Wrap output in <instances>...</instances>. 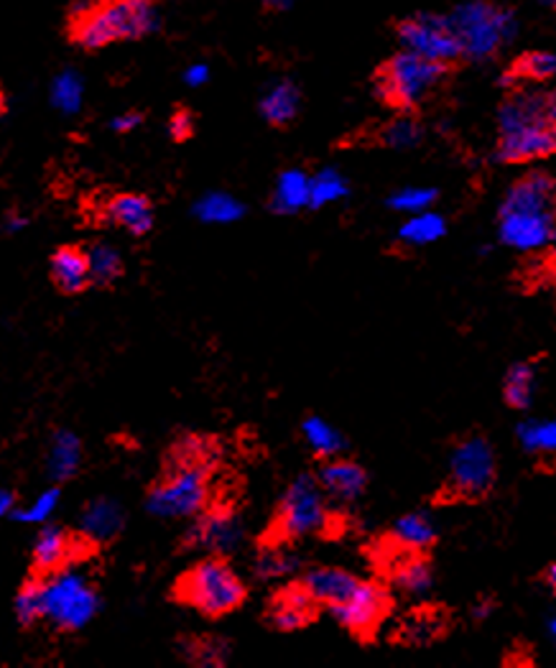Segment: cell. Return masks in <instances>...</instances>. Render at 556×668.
Masks as SVG:
<instances>
[{
    "instance_id": "19",
    "label": "cell",
    "mask_w": 556,
    "mask_h": 668,
    "mask_svg": "<svg viewBox=\"0 0 556 668\" xmlns=\"http://www.w3.org/2000/svg\"><path fill=\"white\" fill-rule=\"evenodd\" d=\"M391 582L403 595L421 597L434 585V566L421 552L399 548V559L391 566Z\"/></svg>"
},
{
    "instance_id": "32",
    "label": "cell",
    "mask_w": 556,
    "mask_h": 668,
    "mask_svg": "<svg viewBox=\"0 0 556 668\" xmlns=\"http://www.w3.org/2000/svg\"><path fill=\"white\" fill-rule=\"evenodd\" d=\"M260 110H264L266 121L271 125H276V129H284V125H289L299 113V92H297V88H294V84H289V82L278 84L274 92H268Z\"/></svg>"
},
{
    "instance_id": "22",
    "label": "cell",
    "mask_w": 556,
    "mask_h": 668,
    "mask_svg": "<svg viewBox=\"0 0 556 668\" xmlns=\"http://www.w3.org/2000/svg\"><path fill=\"white\" fill-rule=\"evenodd\" d=\"M301 566V559L291 552V544H281V541H264L256 556V572L258 579L274 582L281 577H289L291 572H297Z\"/></svg>"
},
{
    "instance_id": "36",
    "label": "cell",
    "mask_w": 556,
    "mask_h": 668,
    "mask_svg": "<svg viewBox=\"0 0 556 668\" xmlns=\"http://www.w3.org/2000/svg\"><path fill=\"white\" fill-rule=\"evenodd\" d=\"M421 141V129L414 115L401 113L393 123L385 125L383 131V143L391 148H414Z\"/></svg>"
},
{
    "instance_id": "28",
    "label": "cell",
    "mask_w": 556,
    "mask_h": 668,
    "mask_svg": "<svg viewBox=\"0 0 556 668\" xmlns=\"http://www.w3.org/2000/svg\"><path fill=\"white\" fill-rule=\"evenodd\" d=\"M444 233H446L444 217L432 213V209H424V213H416L401 225L399 240L403 245H409V248H421V245L436 243Z\"/></svg>"
},
{
    "instance_id": "11",
    "label": "cell",
    "mask_w": 556,
    "mask_h": 668,
    "mask_svg": "<svg viewBox=\"0 0 556 668\" xmlns=\"http://www.w3.org/2000/svg\"><path fill=\"white\" fill-rule=\"evenodd\" d=\"M97 544L82 531H70L62 526H44L39 531L31 548V572L37 577H52V574L70 569L87 556L95 554Z\"/></svg>"
},
{
    "instance_id": "43",
    "label": "cell",
    "mask_w": 556,
    "mask_h": 668,
    "mask_svg": "<svg viewBox=\"0 0 556 668\" xmlns=\"http://www.w3.org/2000/svg\"><path fill=\"white\" fill-rule=\"evenodd\" d=\"M495 599L493 597H480L477 603L473 605V617L475 620H485V617H491L495 613Z\"/></svg>"
},
{
    "instance_id": "45",
    "label": "cell",
    "mask_w": 556,
    "mask_h": 668,
    "mask_svg": "<svg viewBox=\"0 0 556 668\" xmlns=\"http://www.w3.org/2000/svg\"><path fill=\"white\" fill-rule=\"evenodd\" d=\"M11 505H13V495L0 493V515H6L8 511H11Z\"/></svg>"
},
{
    "instance_id": "39",
    "label": "cell",
    "mask_w": 556,
    "mask_h": 668,
    "mask_svg": "<svg viewBox=\"0 0 556 668\" xmlns=\"http://www.w3.org/2000/svg\"><path fill=\"white\" fill-rule=\"evenodd\" d=\"M195 113H192L189 107H176L174 115L168 117V135H172L176 143L189 141L192 135H195Z\"/></svg>"
},
{
    "instance_id": "17",
    "label": "cell",
    "mask_w": 556,
    "mask_h": 668,
    "mask_svg": "<svg viewBox=\"0 0 556 668\" xmlns=\"http://www.w3.org/2000/svg\"><path fill=\"white\" fill-rule=\"evenodd\" d=\"M49 278L64 296H80L92 286L87 250L84 245H62L49 258Z\"/></svg>"
},
{
    "instance_id": "37",
    "label": "cell",
    "mask_w": 556,
    "mask_h": 668,
    "mask_svg": "<svg viewBox=\"0 0 556 668\" xmlns=\"http://www.w3.org/2000/svg\"><path fill=\"white\" fill-rule=\"evenodd\" d=\"M80 467V442L72 434H59L54 439L52 472L54 477H70Z\"/></svg>"
},
{
    "instance_id": "40",
    "label": "cell",
    "mask_w": 556,
    "mask_h": 668,
    "mask_svg": "<svg viewBox=\"0 0 556 668\" xmlns=\"http://www.w3.org/2000/svg\"><path fill=\"white\" fill-rule=\"evenodd\" d=\"M56 501H59V490H49V493L41 495L39 501L33 503L29 511H21V513H19V518H21V521H47V518H49V513L54 511Z\"/></svg>"
},
{
    "instance_id": "30",
    "label": "cell",
    "mask_w": 556,
    "mask_h": 668,
    "mask_svg": "<svg viewBox=\"0 0 556 668\" xmlns=\"http://www.w3.org/2000/svg\"><path fill=\"white\" fill-rule=\"evenodd\" d=\"M16 617H19L21 628H33L44 620V577L29 574L16 595Z\"/></svg>"
},
{
    "instance_id": "13",
    "label": "cell",
    "mask_w": 556,
    "mask_h": 668,
    "mask_svg": "<svg viewBox=\"0 0 556 668\" xmlns=\"http://www.w3.org/2000/svg\"><path fill=\"white\" fill-rule=\"evenodd\" d=\"M195 523L184 534V548L205 554L230 556L243 541V526L230 508H207L195 515Z\"/></svg>"
},
{
    "instance_id": "1",
    "label": "cell",
    "mask_w": 556,
    "mask_h": 668,
    "mask_svg": "<svg viewBox=\"0 0 556 668\" xmlns=\"http://www.w3.org/2000/svg\"><path fill=\"white\" fill-rule=\"evenodd\" d=\"M217 472L215 439L184 434L164 456L162 475L146 493V508L162 518H195L209 505Z\"/></svg>"
},
{
    "instance_id": "20",
    "label": "cell",
    "mask_w": 556,
    "mask_h": 668,
    "mask_svg": "<svg viewBox=\"0 0 556 668\" xmlns=\"http://www.w3.org/2000/svg\"><path fill=\"white\" fill-rule=\"evenodd\" d=\"M556 74V56L542 49H531V52L518 54L513 59L508 70L503 74V84H546Z\"/></svg>"
},
{
    "instance_id": "31",
    "label": "cell",
    "mask_w": 556,
    "mask_h": 668,
    "mask_svg": "<svg viewBox=\"0 0 556 668\" xmlns=\"http://www.w3.org/2000/svg\"><path fill=\"white\" fill-rule=\"evenodd\" d=\"M446 630V620L444 613L440 610H416L411 617H406L401 628V638L411 643V646H426L442 636Z\"/></svg>"
},
{
    "instance_id": "25",
    "label": "cell",
    "mask_w": 556,
    "mask_h": 668,
    "mask_svg": "<svg viewBox=\"0 0 556 668\" xmlns=\"http://www.w3.org/2000/svg\"><path fill=\"white\" fill-rule=\"evenodd\" d=\"M309 207V176L305 172H286L278 176L271 209L278 215H297Z\"/></svg>"
},
{
    "instance_id": "35",
    "label": "cell",
    "mask_w": 556,
    "mask_h": 668,
    "mask_svg": "<svg viewBox=\"0 0 556 668\" xmlns=\"http://www.w3.org/2000/svg\"><path fill=\"white\" fill-rule=\"evenodd\" d=\"M243 213H246V209H243L240 202L227 197V194H209L197 207V215L199 219H205V223H235V219L243 217Z\"/></svg>"
},
{
    "instance_id": "38",
    "label": "cell",
    "mask_w": 556,
    "mask_h": 668,
    "mask_svg": "<svg viewBox=\"0 0 556 668\" xmlns=\"http://www.w3.org/2000/svg\"><path fill=\"white\" fill-rule=\"evenodd\" d=\"M434 199H436V189H421V187H414V189L395 192L393 197L389 199V207L395 209V213L416 215V213H424V209L432 207V205H434Z\"/></svg>"
},
{
    "instance_id": "2",
    "label": "cell",
    "mask_w": 556,
    "mask_h": 668,
    "mask_svg": "<svg viewBox=\"0 0 556 668\" xmlns=\"http://www.w3.org/2000/svg\"><path fill=\"white\" fill-rule=\"evenodd\" d=\"M556 151V95L536 84H513L498 110L501 164H531L549 158Z\"/></svg>"
},
{
    "instance_id": "18",
    "label": "cell",
    "mask_w": 556,
    "mask_h": 668,
    "mask_svg": "<svg viewBox=\"0 0 556 668\" xmlns=\"http://www.w3.org/2000/svg\"><path fill=\"white\" fill-rule=\"evenodd\" d=\"M299 582L319 605L332 607L342 603V599L358 587L360 577H356V574L348 569H340V566H315V569L305 572V577Z\"/></svg>"
},
{
    "instance_id": "16",
    "label": "cell",
    "mask_w": 556,
    "mask_h": 668,
    "mask_svg": "<svg viewBox=\"0 0 556 668\" xmlns=\"http://www.w3.org/2000/svg\"><path fill=\"white\" fill-rule=\"evenodd\" d=\"M317 480L319 485H322L325 495H330L340 503L358 501V497L368 490L365 467L342 454L332 456V460H325V464L317 472Z\"/></svg>"
},
{
    "instance_id": "44",
    "label": "cell",
    "mask_w": 556,
    "mask_h": 668,
    "mask_svg": "<svg viewBox=\"0 0 556 668\" xmlns=\"http://www.w3.org/2000/svg\"><path fill=\"white\" fill-rule=\"evenodd\" d=\"M542 582H544V585H546V587H549L552 592L556 589V566H554V564H549V566H546V572L542 574Z\"/></svg>"
},
{
    "instance_id": "34",
    "label": "cell",
    "mask_w": 556,
    "mask_h": 668,
    "mask_svg": "<svg viewBox=\"0 0 556 668\" xmlns=\"http://www.w3.org/2000/svg\"><path fill=\"white\" fill-rule=\"evenodd\" d=\"M344 179L337 172H322L317 174L315 179H309V207L319 209L325 205H330V202H337L344 197Z\"/></svg>"
},
{
    "instance_id": "42",
    "label": "cell",
    "mask_w": 556,
    "mask_h": 668,
    "mask_svg": "<svg viewBox=\"0 0 556 668\" xmlns=\"http://www.w3.org/2000/svg\"><path fill=\"white\" fill-rule=\"evenodd\" d=\"M59 100H62V105L66 107L78 105V88H74L72 80L59 82Z\"/></svg>"
},
{
    "instance_id": "4",
    "label": "cell",
    "mask_w": 556,
    "mask_h": 668,
    "mask_svg": "<svg viewBox=\"0 0 556 668\" xmlns=\"http://www.w3.org/2000/svg\"><path fill=\"white\" fill-rule=\"evenodd\" d=\"M158 29L154 0H90L72 11L66 39L84 52L136 41Z\"/></svg>"
},
{
    "instance_id": "24",
    "label": "cell",
    "mask_w": 556,
    "mask_h": 668,
    "mask_svg": "<svg viewBox=\"0 0 556 668\" xmlns=\"http://www.w3.org/2000/svg\"><path fill=\"white\" fill-rule=\"evenodd\" d=\"M84 250H87L92 286H97V289H113L125 274L121 250L113 248L111 243H92Z\"/></svg>"
},
{
    "instance_id": "7",
    "label": "cell",
    "mask_w": 556,
    "mask_h": 668,
    "mask_svg": "<svg viewBox=\"0 0 556 668\" xmlns=\"http://www.w3.org/2000/svg\"><path fill=\"white\" fill-rule=\"evenodd\" d=\"M330 523L332 515L327 511V495L317 475H299L278 501L271 528L264 541L294 544L299 538L325 534Z\"/></svg>"
},
{
    "instance_id": "5",
    "label": "cell",
    "mask_w": 556,
    "mask_h": 668,
    "mask_svg": "<svg viewBox=\"0 0 556 668\" xmlns=\"http://www.w3.org/2000/svg\"><path fill=\"white\" fill-rule=\"evenodd\" d=\"M454 72H457L454 64L436 62V59L401 49V52L391 54L385 62L378 64L373 74V90L385 107L395 110V113L414 115L419 107H424L450 82Z\"/></svg>"
},
{
    "instance_id": "9",
    "label": "cell",
    "mask_w": 556,
    "mask_h": 668,
    "mask_svg": "<svg viewBox=\"0 0 556 668\" xmlns=\"http://www.w3.org/2000/svg\"><path fill=\"white\" fill-rule=\"evenodd\" d=\"M97 592L82 574L62 569L44 577V620L56 630L74 633L87 625L97 613Z\"/></svg>"
},
{
    "instance_id": "33",
    "label": "cell",
    "mask_w": 556,
    "mask_h": 668,
    "mask_svg": "<svg viewBox=\"0 0 556 668\" xmlns=\"http://www.w3.org/2000/svg\"><path fill=\"white\" fill-rule=\"evenodd\" d=\"M516 436L521 446H524V452L534 454V456H554L556 452V427L554 421H524V424H518Z\"/></svg>"
},
{
    "instance_id": "10",
    "label": "cell",
    "mask_w": 556,
    "mask_h": 668,
    "mask_svg": "<svg viewBox=\"0 0 556 668\" xmlns=\"http://www.w3.org/2000/svg\"><path fill=\"white\" fill-rule=\"evenodd\" d=\"M327 610L352 636L370 640L385 623V617L393 613V595L383 582L360 579L358 587L342 603L327 607Z\"/></svg>"
},
{
    "instance_id": "3",
    "label": "cell",
    "mask_w": 556,
    "mask_h": 668,
    "mask_svg": "<svg viewBox=\"0 0 556 668\" xmlns=\"http://www.w3.org/2000/svg\"><path fill=\"white\" fill-rule=\"evenodd\" d=\"M556 184L549 172H528L508 187L498 213V235L513 250L536 253L556 238Z\"/></svg>"
},
{
    "instance_id": "8",
    "label": "cell",
    "mask_w": 556,
    "mask_h": 668,
    "mask_svg": "<svg viewBox=\"0 0 556 668\" xmlns=\"http://www.w3.org/2000/svg\"><path fill=\"white\" fill-rule=\"evenodd\" d=\"M495 482H498V456L487 436L467 434L457 439L450 450L444 501L477 503L493 493Z\"/></svg>"
},
{
    "instance_id": "27",
    "label": "cell",
    "mask_w": 556,
    "mask_h": 668,
    "mask_svg": "<svg viewBox=\"0 0 556 668\" xmlns=\"http://www.w3.org/2000/svg\"><path fill=\"white\" fill-rule=\"evenodd\" d=\"M536 391V366L534 362H516L508 368L503 383V399L508 409L526 411Z\"/></svg>"
},
{
    "instance_id": "23",
    "label": "cell",
    "mask_w": 556,
    "mask_h": 668,
    "mask_svg": "<svg viewBox=\"0 0 556 668\" xmlns=\"http://www.w3.org/2000/svg\"><path fill=\"white\" fill-rule=\"evenodd\" d=\"M179 654L184 661H189L192 666H202V668H217L225 666L230 661V640H225L220 636H187L179 643Z\"/></svg>"
},
{
    "instance_id": "46",
    "label": "cell",
    "mask_w": 556,
    "mask_h": 668,
    "mask_svg": "<svg viewBox=\"0 0 556 668\" xmlns=\"http://www.w3.org/2000/svg\"><path fill=\"white\" fill-rule=\"evenodd\" d=\"M6 113H8V95H6V90L0 88V121H3Z\"/></svg>"
},
{
    "instance_id": "6",
    "label": "cell",
    "mask_w": 556,
    "mask_h": 668,
    "mask_svg": "<svg viewBox=\"0 0 556 668\" xmlns=\"http://www.w3.org/2000/svg\"><path fill=\"white\" fill-rule=\"evenodd\" d=\"M176 603L192 607L202 617L220 620V617L240 610L248 599V585L233 569L227 556L207 554L195 566L176 579L172 589Z\"/></svg>"
},
{
    "instance_id": "29",
    "label": "cell",
    "mask_w": 556,
    "mask_h": 668,
    "mask_svg": "<svg viewBox=\"0 0 556 668\" xmlns=\"http://www.w3.org/2000/svg\"><path fill=\"white\" fill-rule=\"evenodd\" d=\"M82 523H84L82 534H87L92 541H95V544H100V541L113 538L117 531H121L123 513L115 503H107V501L97 503L95 501L87 511H84Z\"/></svg>"
},
{
    "instance_id": "15",
    "label": "cell",
    "mask_w": 556,
    "mask_h": 668,
    "mask_svg": "<svg viewBox=\"0 0 556 668\" xmlns=\"http://www.w3.org/2000/svg\"><path fill=\"white\" fill-rule=\"evenodd\" d=\"M100 223L121 227L133 238H146L154 230V202L138 192L111 194L100 207Z\"/></svg>"
},
{
    "instance_id": "26",
    "label": "cell",
    "mask_w": 556,
    "mask_h": 668,
    "mask_svg": "<svg viewBox=\"0 0 556 668\" xmlns=\"http://www.w3.org/2000/svg\"><path fill=\"white\" fill-rule=\"evenodd\" d=\"M301 434H305V442L311 452H315L317 460H332V456L342 454L344 446V436L337 431L330 421H325L322 417H307L305 424H301Z\"/></svg>"
},
{
    "instance_id": "14",
    "label": "cell",
    "mask_w": 556,
    "mask_h": 668,
    "mask_svg": "<svg viewBox=\"0 0 556 668\" xmlns=\"http://www.w3.org/2000/svg\"><path fill=\"white\" fill-rule=\"evenodd\" d=\"M319 605L309 592L301 587V582H289V585L276 589L266 605V623L278 633H294L307 628L317 620Z\"/></svg>"
},
{
    "instance_id": "41",
    "label": "cell",
    "mask_w": 556,
    "mask_h": 668,
    "mask_svg": "<svg viewBox=\"0 0 556 668\" xmlns=\"http://www.w3.org/2000/svg\"><path fill=\"white\" fill-rule=\"evenodd\" d=\"M143 123V115L141 113H125V115H117L113 121V131L117 133H128L133 129H138V125Z\"/></svg>"
},
{
    "instance_id": "12",
    "label": "cell",
    "mask_w": 556,
    "mask_h": 668,
    "mask_svg": "<svg viewBox=\"0 0 556 668\" xmlns=\"http://www.w3.org/2000/svg\"><path fill=\"white\" fill-rule=\"evenodd\" d=\"M395 33H399L401 47L409 49V52L460 66V39L454 37L450 27H444L442 21L432 19V16H411V19H403L395 23Z\"/></svg>"
},
{
    "instance_id": "21",
    "label": "cell",
    "mask_w": 556,
    "mask_h": 668,
    "mask_svg": "<svg viewBox=\"0 0 556 668\" xmlns=\"http://www.w3.org/2000/svg\"><path fill=\"white\" fill-rule=\"evenodd\" d=\"M391 541L395 548H406V552H429L436 544L434 521L426 513H406L393 523Z\"/></svg>"
}]
</instances>
